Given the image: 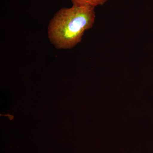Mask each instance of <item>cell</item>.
I'll return each mask as SVG.
<instances>
[{"label":"cell","mask_w":153,"mask_h":153,"mask_svg":"<svg viewBox=\"0 0 153 153\" xmlns=\"http://www.w3.org/2000/svg\"><path fill=\"white\" fill-rule=\"evenodd\" d=\"M95 8L72 5L57 11L48 28L49 41L57 49H70L82 41L86 30L95 22Z\"/></svg>","instance_id":"1"},{"label":"cell","mask_w":153,"mask_h":153,"mask_svg":"<svg viewBox=\"0 0 153 153\" xmlns=\"http://www.w3.org/2000/svg\"><path fill=\"white\" fill-rule=\"evenodd\" d=\"M108 0H71L72 4L78 6H88L95 8L104 4Z\"/></svg>","instance_id":"2"},{"label":"cell","mask_w":153,"mask_h":153,"mask_svg":"<svg viewBox=\"0 0 153 153\" xmlns=\"http://www.w3.org/2000/svg\"><path fill=\"white\" fill-rule=\"evenodd\" d=\"M0 116H2L7 117H8L9 120L10 121L13 120L14 117H14L13 115L10 114H0Z\"/></svg>","instance_id":"3"}]
</instances>
